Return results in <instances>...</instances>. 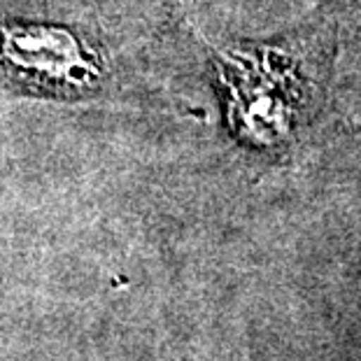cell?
I'll use <instances>...</instances> for the list:
<instances>
[{
  "instance_id": "cell-1",
  "label": "cell",
  "mask_w": 361,
  "mask_h": 361,
  "mask_svg": "<svg viewBox=\"0 0 361 361\" xmlns=\"http://www.w3.org/2000/svg\"><path fill=\"white\" fill-rule=\"evenodd\" d=\"M0 71L51 94H82L103 78L101 56L78 33L51 24H0Z\"/></svg>"
}]
</instances>
